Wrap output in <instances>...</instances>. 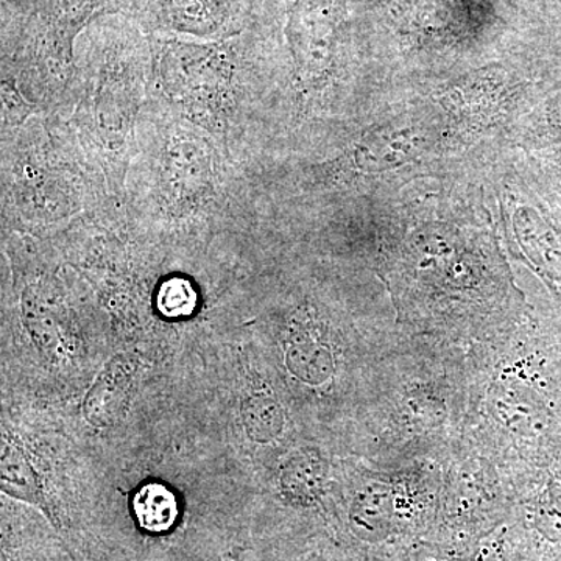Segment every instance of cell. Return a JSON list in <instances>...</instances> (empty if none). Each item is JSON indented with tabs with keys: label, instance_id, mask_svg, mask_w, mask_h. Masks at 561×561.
Instances as JSON below:
<instances>
[{
	"label": "cell",
	"instance_id": "6da1fadb",
	"mask_svg": "<svg viewBox=\"0 0 561 561\" xmlns=\"http://www.w3.org/2000/svg\"><path fill=\"white\" fill-rule=\"evenodd\" d=\"M467 434L508 486L561 460V331L502 323L468 346Z\"/></svg>",
	"mask_w": 561,
	"mask_h": 561
},
{
	"label": "cell",
	"instance_id": "7a4b0ae2",
	"mask_svg": "<svg viewBox=\"0 0 561 561\" xmlns=\"http://www.w3.org/2000/svg\"><path fill=\"white\" fill-rule=\"evenodd\" d=\"M364 402L362 460L387 468L445 460L467 435L468 348L401 330Z\"/></svg>",
	"mask_w": 561,
	"mask_h": 561
},
{
	"label": "cell",
	"instance_id": "3957f363",
	"mask_svg": "<svg viewBox=\"0 0 561 561\" xmlns=\"http://www.w3.org/2000/svg\"><path fill=\"white\" fill-rule=\"evenodd\" d=\"M512 507L500 467L467 434L443 460L440 508L430 541L479 540L507 522Z\"/></svg>",
	"mask_w": 561,
	"mask_h": 561
},
{
	"label": "cell",
	"instance_id": "277c9868",
	"mask_svg": "<svg viewBox=\"0 0 561 561\" xmlns=\"http://www.w3.org/2000/svg\"><path fill=\"white\" fill-rule=\"evenodd\" d=\"M162 91L203 130L224 131L236 102V60L225 47L168 44L161 55Z\"/></svg>",
	"mask_w": 561,
	"mask_h": 561
},
{
	"label": "cell",
	"instance_id": "5b68a950",
	"mask_svg": "<svg viewBox=\"0 0 561 561\" xmlns=\"http://www.w3.org/2000/svg\"><path fill=\"white\" fill-rule=\"evenodd\" d=\"M160 198L176 217L198 213L216 194L217 162L209 139L195 128H175L160 161Z\"/></svg>",
	"mask_w": 561,
	"mask_h": 561
},
{
	"label": "cell",
	"instance_id": "8992f818",
	"mask_svg": "<svg viewBox=\"0 0 561 561\" xmlns=\"http://www.w3.org/2000/svg\"><path fill=\"white\" fill-rule=\"evenodd\" d=\"M284 367L295 381L312 390L331 389L339 376L346 370L345 348H341L324 324L316 323L309 316H298L290 321L284 339Z\"/></svg>",
	"mask_w": 561,
	"mask_h": 561
},
{
	"label": "cell",
	"instance_id": "52a82bcc",
	"mask_svg": "<svg viewBox=\"0 0 561 561\" xmlns=\"http://www.w3.org/2000/svg\"><path fill=\"white\" fill-rule=\"evenodd\" d=\"M330 461L316 448H298L284 459L278 474V497L291 512L327 516Z\"/></svg>",
	"mask_w": 561,
	"mask_h": 561
},
{
	"label": "cell",
	"instance_id": "ba28073f",
	"mask_svg": "<svg viewBox=\"0 0 561 561\" xmlns=\"http://www.w3.org/2000/svg\"><path fill=\"white\" fill-rule=\"evenodd\" d=\"M138 367V356L133 353L116 354L110 359L81 405L88 423L94 427H110L121 420L130 401Z\"/></svg>",
	"mask_w": 561,
	"mask_h": 561
},
{
	"label": "cell",
	"instance_id": "9c48e42d",
	"mask_svg": "<svg viewBox=\"0 0 561 561\" xmlns=\"http://www.w3.org/2000/svg\"><path fill=\"white\" fill-rule=\"evenodd\" d=\"M130 518L135 529L151 541L172 538L183 527L184 512L179 494L162 482H147L133 493Z\"/></svg>",
	"mask_w": 561,
	"mask_h": 561
},
{
	"label": "cell",
	"instance_id": "30bf717a",
	"mask_svg": "<svg viewBox=\"0 0 561 561\" xmlns=\"http://www.w3.org/2000/svg\"><path fill=\"white\" fill-rule=\"evenodd\" d=\"M0 485L3 494L38 508L55 526L57 523L55 512L46 500L32 461L28 460L21 443L5 431H3L2 451H0Z\"/></svg>",
	"mask_w": 561,
	"mask_h": 561
},
{
	"label": "cell",
	"instance_id": "8fae6325",
	"mask_svg": "<svg viewBox=\"0 0 561 561\" xmlns=\"http://www.w3.org/2000/svg\"><path fill=\"white\" fill-rule=\"evenodd\" d=\"M242 423L251 440L268 445L286 430V411L268 391H254L242 401Z\"/></svg>",
	"mask_w": 561,
	"mask_h": 561
},
{
	"label": "cell",
	"instance_id": "7c38bea8",
	"mask_svg": "<svg viewBox=\"0 0 561 561\" xmlns=\"http://www.w3.org/2000/svg\"><path fill=\"white\" fill-rule=\"evenodd\" d=\"M21 319L32 341L41 351L51 356L61 350L60 321L36 287H27L22 294Z\"/></svg>",
	"mask_w": 561,
	"mask_h": 561
},
{
	"label": "cell",
	"instance_id": "4fadbf2b",
	"mask_svg": "<svg viewBox=\"0 0 561 561\" xmlns=\"http://www.w3.org/2000/svg\"><path fill=\"white\" fill-rule=\"evenodd\" d=\"M162 16L176 31L206 35L220 27L224 0H164Z\"/></svg>",
	"mask_w": 561,
	"mask_h": 561
},
{
	"label": "cell",
	"instance_id": "5bb4252c",
	"mask_svg": "<svg viewBox=\"0 0 561 561\" xmlns=\"http://www.w3.org/2000/svg\"><path fill=\"white\" fill-rule=\"evenodd\" d=\"M197 306V295L186 279L173 278L162 284L158 294V309L169 319L191 316Z\"/></svg>",
	"mask_w": 561,
	"mask_h": 561
},
{
	"label": "cell",
	"instance_id": "9a60e30c",
	"mask_svg": "<svg viewBox=\"0 0 561 561\" xmlns=\"http://www.w3.org/2000/svg\"><path fill=\"white\" fill-rule=\"evenodd\" d=\"M275 561H350L342 557L341 553L334 552V556L328 557L324 553H290L286 559L275 560Z\"/></svg>",
	"mask_w": 561,
	"mask_h": 561
}]
</instances>
